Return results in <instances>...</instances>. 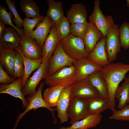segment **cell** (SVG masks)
<instances>
[{
	"label": "cell",
	"mask_w": 129,
	"mask_h": 129,
	"mask_svg": "<svg viewBox=\"0 0 129 129\" xmlns=\"http://www.w3.org/2000/svg\"><path fill=\"white\" fill-rule=\"evenodd\" d=\"M99 71L107 84L110 108L112 111L116 106L115 91L120 82L125 79L126 75L129 71V64L109 63L102 67Z\"/></svg>",
	"instance_id": "obj_1"
},
{
	"label": "cell",
	"mask_w": 129,
	"mask_h": 129,
	"mask_svg": "<svg viewBox=\"0 0 129 129\" xmlns=\"http://www.w3.org/2000/svg\"><path fill=\"white\" fill-rule=\"evenodd\" d=\"M45 83L44 81L41 82L40 83L36 92L31 96H28L26 98L28 105L24 111L20 113L17 117L15 125L12 129H16L19 121L28 112L33 109L36 110L41 107L45 108L51 113L54 120V124H57V120L54 113V111H56V108H52L50 107L45 101L42 95V90Z\"/></svg>",
	"instance_id": "obj_2"
},
{
	"label": "cell",
	"mask_w": 129,
	"mask_h": 129,
	"mask_svg": "<svg viewBox=\"0 0 129 129\" xmlns=\"http://www.w3.org/2000/svg\"><path fill=\"white\" fill-rule=\"evenodd\" d=\"M62 48L70 57L75 60L87 58L86 52L83 40L72 34L60 40Z\"/></svg>",
	"instance_id": "obj_3"
},
{
	"label": "cell",
	"mask_w": 129,
	"mask_h": 129,
	"mask_svg": "<svg viewBox=\"0 0 129 129\" xmlns=\"http://www.w3.org/2000/svg\"><path fill=\"white\" fill-rule=\"evenodd\" d=\"M49 59L43 57L42 63L39 68L32 76L29 77L23 89L22 92L25 96H31L36 92V88L40 81L46 79L48 75V65Z\"/></svg>",
	"instance_id": "obj_4"
},
{
	"label": "cell",
	"mask_w": 129,
	"mask_h": 129,
	"mask_svg": "<svg viewBox=\"0 0 129 129\" xmlns=\"http://www.w3.org/2000/svg\"><path fill=\"white\" fill-rule=\"evenodd\" d=\"M94 4L93 9L89 17V20L95 24L103 37L106 38L108 30L114 24L113 18L110 15L106 16L102 13L100 9L99 0H95Z\"/></svg>",
	"instance_id": "obj_5"
},
{
	"label": "cell",
	"mask_w": 129,
	"mask_h": 129,
	"mask_svg": "<svg viewBox=\"0 0 129 129\" xmlns=\"http://www.w3.org/2000/svg\"><path fill=\"white\" fill-rule=\"evenodd\" d=\"M119 25L114 24L108 30L105 42V49L109 63H113L117 58L121 50Z\"/></svg>",
	"instance_id": "obj_6"
},
{
	"label": "cell",
	"mask_w": 129,
	"mask_h": 129,
	"mask_svg": "<svg viewBox=\"0 0 129 129\" xmlns=\"http://www.w3.org/2000/svg\"><path fill=\"white\" fill-rule=\"evenodd\" d=\"M76 60L70 57L63 50L59 41L48 62V75L50 76L60 69L73 65Z\"/></svg>",
	"instance_id": "obj_7"
},
{
	"label": "cell",
	"mask_w": 129,
	"mask_h": 129,
	"mask_svg": "<svg viewBox=\"0 0 129 129\" xmlns=\"http://www.w3.org/2000/svg\"><path fill=\"white\" fill-rule=\"evenodd\" d=\"M72 97L87 99L99 97V93L88 77L70 85Z\"/></svg>",
	"instance_id": "obj_8"
},
{
	"label": "cell",
	"mask_w": 129,
	"mask_h": 129,
	"mask_svg": "<svg viewBox=\"0 0 129 129\" xmlns=\"http://www.w3.org/2000/svg\"><path fill=\"white\" fill-rule=\"evenodd\" d=\"M67 113L71 125L86 117L89 115L86 100L72 97Z\"/></svg>",
	"instance_id": "obj_9"
},
{
	"label": "cell",
	"mask_w": 129,
	"mask_h": 129,
	"mask_svg": "<svg viewBox=\"0 0 129 129\" xmlns=\"http://www.w3.org/2000/svg\"><path fill=\"white\" fill-rule=\"evenodd\" d=\"M21 37L20 44L22 53L26 58L34 60L43 58L42 48L36 39L29 37Z\"/></svg>",
	"instance_id": "obj_10"
},
{
	"label": "cell",
	"mask_w": 129,
	"mask_h": 129,
	"mask_svg": "<svg viewBox=\"0 0 129 129\" xmlns=\"http://www.w3.org/2000/svg\"><path fill=\"white\" fill-rule=\"evenodd\" d=\"M76 70L73 65L63 67L44 80L49 86L56 85L71 80L75 79Z\"/></svg>",
	"instance_id": "obj_11"
},
{
	"label": "cell",
	"mask_w": 129,
	"mask_h": 129,
	"mask_svg": "<svg viewBox=\"0 0 129 129\" xmlns=\"http://www.w3.org/2000/svg\"><path fill=\"white\" fill-rule=\"evenodd\" d=\"M73 65L76 70V81L88 77L94 72L99 70L102 67L90 60L87 58L76 60Z\"/></svg>",
	"instance_id": "obj_12"
},
{
	"label": "cell",
	"mask_w": 129,
	"mask_h": 129,
	"mask_svg": "<svg viewBox=\"0 0 129 129\" xmlns=\"http://www.w3.org/2000/svg\"><path fill=\"white\" fill-rule=\"evenodd\" d=\"M72 97L70 86L64 89L62 92L56 106L57 117L60 124L67 122L69 119L67 110Z\"/></svg>",
	"instance_id": "obj_13"
},
{
	"label": "cell",
	"mask_w": 129,
	"mask_h": 129,
	"mask_svg": "<svg viewBox=\"0 0 129 129\" xmlns=\"http://www.w3.org/2000/svg\"><path fill=\"white\" fill-rule=\"evenodd\" d=\"M75 81V80L73 79L49 86L44 90L43 95L45 101L50 107H56L59 97L64 89Z\"/></svg>",
	"instance_id": "obj_14"
},
{
	"label": "cell",
	"mask_w": 129,
	"mask_h": 129,
	"mask_svg": "<svg viewBox=\"0 0 129 129\" xmlns=\"http://www.w3.org/2000/svg\"><path fill=\"white\" fill-rule=\"evenodd\" d=\"M54 24L51 18L46 15L44 20L38 24L29 37L36 39L42 48L46 38Z\"/></svg>",
	"instance_id": "obj_15"
},
{
	"label": "cell",
	"mask_w": 129,
	"mask_h": 129,
	"mask_svg": "<svg viewBox=\"0 0 129 129\" xmlns=\"http://www.w3.org/2000/svg\"><path fill=\"white\" fill-rule=\"evenodd\" d=\"M106 37H103L97 43L92 51L88 55L90 61L103 67L109 63L105 49Z\"/></svg>",
	"instance_id": "obj_16"
},
{
	"label": "cell",
	"mask_w": 129,
	"mask_h": 129,
	"mask_svg": "<svg viewBox=\"0 0 129 129\" xmlns=\"http://www.w3.org/2000/svg\"><path fill=\"white\" fill-rule=\"evenodd\" d=\"M22 78H18L13 82L9 84H1L0 93L8 94L15 97L19 98L22 101L23 107L26 108L28 103L22 91Z\"/></svg>",
	"instance_id": "obj_17"
},
{
	"label": "cell",
	"mask_w": 129,
	"mask_h": 129,
	"mask_svg": "<svg viewBox=\"0 0 129 129\" xmlns=\"http://www.w3.org/2000/svg\"><path fill=\"white\" fill-rule=\"evenodd\" d=\"M103 37L95 24L89 22L88 30L83 39L88 54L92 51L97 43Z\"/></svg>",
	"instance_id": "obj_18"
},
{
	"label": "cell",
	"mask_w": 129,
	"mask_h": 129,
	"mask_svg": "<svg viewBox=\"0 0 129 129\" xmlns=\"http://www.w3.org/2000/svg\"><path fill=\"white\" fill-rule=\"evenodd\" d=\"M16 51L0 46V65L4 68L10 76L13 77Z\"/></svg>",
	"instance_id": "obj_19"
},
{
	"label": "cell",
	"mask_w": 129,
	"mask_h": 129,
	"mask_svg": "<svg viewBox=\"0 0 129 129\" xmlns=\"http://www.w3.org/2000/svg\"><path fill=\"white\" fill-rule=\"evenodd\" d=\"M68 19L71 24L87 22V13L85 6L77 3L72 4L67 12Z\"/></svg>",
	"instance_id": "obj_20"
},
{
	"label": "cell",
	"mask_w": 129,
	"mask_h": 129,
	"mask_svg": "<svg viewBox=\"0 0 129 129\" xmlns=\"http://www.w3.org/2000/svg\"><path fill=\"white\" fill-rule=\"evenodd\" d=\"M21 37L13 27H8L4 32L0 39V46L3 47L15 49L19 45Z\"/></svg>",
	"instance_id": "obj_21"
},
{
	"label": "cell",
	"mask_w": 129,
	"mask_h": 129,
	"mask_svg": "<svg viewBox=\"0 0 129 129\" xmlns=\"http://www.w3.org/2000/svg\"><path fill=\"white\" fill-rule=\"evenodd\" d=\"M22 56L23 61L24 71L22 78V89H23L29 76L34 70L38 69L40 66L43 58L37 60L29 59L26 58L22 53L21 45L20 44L14 49Z\"/></svg>",
	"instance_id": "obj_22"
},
{
	"label": "cell",
	"mask_w": 129,
	"mask_h": 129,
	"mask_svg": "<svg viewBox=\"0 0 129 129\" xmlns=\"http://www.w3.org/2000/svg\"><path fill=\"white\" fill-rule=\"evenodd\" d=\"M54 24L52 26L50 32L47 37L42 48L43 57L49 59L52 56L59 41Z\"/></svg>",
	"instance_id": "obj_23"
},
{
	"label": "cell",
	"mask_w": 129,
	"mask_h": 129,
	"mask_svg": "<svg viewBox=\"0 0 129 129\" xmlns=\"http://www.w3.org/2000/svg\"><path fill=\"white\" fill-rule=\"evenodd\" d=\"M88 77L91 83L98 91L99 97L103 99H108L107 84L99 70L94 72Z\"/></svg>",
	"instance_id": "obj_24"
},
{
	"label": "cell",
	"mask_w": 129,
	"mask_h": 129,
	"mask_svg": "<svg viewBox=\"0 0 129 129\" xmlns=\"http://www.w3.org/2000/svg\"><path fill=\"white\" fill-rule=\"evenodd\" d=\"M102 115L89 114L86 117L68 127H61L59 129H89L96 127L102 120Z\"/></svg>",
	"instance_id": "obj_25"
},
{
	"label": "cell",
	"mask_w": 129,
	"mask_h": 129,
	"mask_svg": "<svg viewBox=\"0 0 129 129\" xmlns=\"http://www.w3.org/2000/svg\"><path fill=\"white\" fill-rule=\"evenodd\" d=\"M89 114L99 115L105 110L110 109L108 99L100 97L86 99Z\"/></svg>",
	"instance_id": "obj_26"
},
{
	"label": "cell",
	"mask_w": 129,
	"mask_h": 129,
	"mask_svg": "<svg viewBox=\"0 0 129 129\" xmlns=\"http://www.w3.org/2000/svg\"><path fill=\"white\" fill-rule=\"evenodd\" d=\"M115 98L118 102V108L120 109L129 103V75L121 86H118L115 92Z\"/></svg>",
	"instance_id": "obj_27"
},
{
	"label": "cell",
	"mask_w": 129,
	"mask_h": 129,
	"mask_svg": "<svg viewBox=\"0 0 129 129\" xmlns=\"http://www.w3.org/2000/svg\"><path fill=\"white\" fill-rule=\"evenodd\" d=\"M46 1L48 6L46 15L51 18L54 24H55L64 16L62 3L54 0H47Z\"/></svg>",
	"instance_id": "obj_28"
},
{
	"label": "cell",
	"mask_w": 129,
	"mask_h": 129,
	"mask_svg": "<svg viewBox=\"0 0 129 129\" xmlns=\"http://www.w3.org/2000/svg\"><path fill=\"white\" fill-rule=\"evenodd\" d=\"M20 5L26 18L34 19L41 15L38 5L32 0H21L20 2Z\"/></svg>",
	"instance_id": "obj_29"
},
{
	"label": "cell",
	"mask_w": 129,
	"mask_h": 129,
	"mask_svg": "<svg viewBox=\"0 0 129 129\" xmlns=\"http://www.w3.org/2000/svg\"><path fill=\"white\" fill-rule=\"evenodd\" d=\"M55 25L59 40L68 37L70 33V25L67 17L64 16Z\"/></svg>",
	"instance_id": "obj_30"
},
{
	"label": "cell",
	"mask_w": 129,
	"mask_h": 129,
	"mask_svg": "<svg viewBox=\"0 0 129 129\" xmlns=\"http://www.w3.org/2000/svg\"><path fill=\"white\" fill-rule=\"evenodd\" d=\"M45 16L41 15L34 19L25 18L23 20V26L24 36L29 37L34 28L39 22H42Z\"/></svg>",
	"instance_id": "obj_31"
},
{
	"label": "cell",
	"mask_w": 129,
	"mask_h": 129,
	"mask_svg": "<svg viewBox=\"0 0 129 129\" xmlns=\"http://www.w3.org/2000/svg\"><path fill=\"white\" fill-rule=\"evenodd\" d=\"M14 15L11 12L7 11L6 8L0 5V19L5 24L9 25L14 28L18 32L20 37L24 36L23 29L17 27L13 24L11 19Z\"/></svg>",
	"instance_id": "obj_32"
},
{
	"label": "cell",
	"mask_w": 129,
	"mask_h": 129,
	"mask_svg": "<svg viewBox=\"0 0 129 129\" xmlns=\"http://www.w3.org/2000/svg\"><path fill=\"white\" fill-rule=\"evenodd\" d=\"M121 45L125 49L129 48V22H124L118 28Z\"/></svg>",
	"instance_id": "obj_33"
},
{
	"label": "cell",
	"mask_w": 129,
	"mask_h": 129,
	"mask_svg": "<svg viewBox=\"0 0 129 129\" xmlns=\"http://www.w3.org/2000/svg\"><path fill=\"white\" fill-rule=\"evenodd\" d=\"M89 22L72 23L70 25V33L83 40L88 30Z\"/></svg>",
	"instance_id": "obj_34"
},
{
	"label": "cell",
	"mask_w": 129,
	"mask_h": 129,
	"mask_svg": "<svg viewBox=\"0 0 129 129\" xmlns=\"http://www.w3.org/2000/svg\"><path fill=\"white\" fill-rule=\"evenodd\" d=\"M24 71V64L22 57L21 55L16 51L13 77L16 79L22 78Z\"/></svg>",
	"instance_id": "obj_35"
},
{
	"label": "cell",
	"mask_w": 129,
	"mask_h": 129,
	"mask_svg": "<svg viewBox=\"0 0 129 129\" xmlns=\"http://www.w3.org/2000/svg\"><path fill=\"white\" fill-rule=\"evenodd\" d=\"M112 111L113 114L109 117L110 119L129 121V104L119 110L114 108Z\"/></svg>",
	"instance_id": "obj_36"
},
{
	"label": "cell",
	"mask_w": 129,
	"mask_h": 129,
	"mask_svg": "<svg viewBox=\"0 0 129 129\" xmlns=\"http://www.w3.org/2000/svg\"><path fill=\"white\" fill-rule=\"evenodd\" d=\"M5 1L7 4L8 8L14 16L15 17L12 20L15 25V26L18 28L22 29L23 20L17 11L15 1L12 0H5Z\"/></svg>",
	"instance_id": "obj_37"
},
{
	"label": "cell",
	"mask_w": 129,
	"mask_h": 129,
	"mask_svg": "<svg viewBox=\"0 0 129 129\" xmlns=\"http://www.w3.org/2000/svg\"><path fill=\"white\" fill-rule=\"evenodd\" d=\"M13 77L9 75L4 70L3 67L0 65V83L7 85L11 83L16 80Z\"/></svg>",
	"instance_id": "obj_38"
},
{
	"label": "cell",
	"mask_w": 129,
	"mask_h": 129,
	"mask_svg": "<svg viewBox=\"0 0 129 129\" xmlns=\"http://www.w3.org/2000/svg\"><path fill=\"white\" fill-rule=\"evenodd\" d=\"M5 24L1 20H0V39L1 38L4 31L6 29Z\"/></svg>",
	"instance_id": "obj_39"
},
{
	"label": "cell",
	"mask_w": 129,
	"mask_h": 129,
	"mask_svg": "<svg viewBox=\"0 0 129 129\" xmlns=\"http://www.w3.org/2000/svg\"><path fill=\"white\" fill-rule=\"evenodd\" d=\"M126 6L129 8V0H126Z\"/></svg>",
	"instance_id": "obj_40"
},
{
	"label": "cell",
	"mask_w": 129,
	"mask_h": 129,
	"mask_svg": "<svg viewBox=\"0 0 129 129\" xmlns=\"http://www.w3.org/2000/svg\"><path fill=\"white\" fill-rule=\"evenodd\" d=\"M40 129V128H38V129Z\"/></svg>",
	"instance_id": "obj_41"
},
{
	"label": "cell",
	"mask_w": 129,
	"mask_h": 129,
	"mask_svg": "<svg viewBox=\"0 0 129 129\" xmlns=\"http://www.w3.org/2000/svg\"></svg>",
	"instance_id": "obj_42"
}]
</instances>
